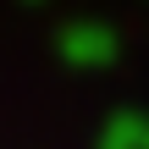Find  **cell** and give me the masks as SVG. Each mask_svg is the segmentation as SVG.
Returning <instances> with one entry per match:
<instances>
[{
	"label": "cell",
	"mask_w": 149,
	"mask_h": 149,
	"mask_svg": "<svg viewBox=\"0 0 149 149\" xmlns=\"http://www.w3.org/2000/svg\"><path fill=\"white\" fill-rule=\"evenodd\" d=\"M116 33L105 28V22H66L61 28V61L66 66H83V72H100V66H111L116 61Z\"/></svg>",
	"instance_id": "obj_1"
},
{
	"label": "cell",
	"mask_w": 149,
	"mask_h": 149,
	"mask_svg": "<svg viewBox=\"0 0 149 149\" xmlns=\"http://www.w3.org/2000/svg\"><path fill=\"white\" fill-rule=\"evenodd\" d=\"M100 149H149V116L144 111H116L100 133Z\"/></svg>",
	"instance_id": "obj_2"
}]
</instances>
